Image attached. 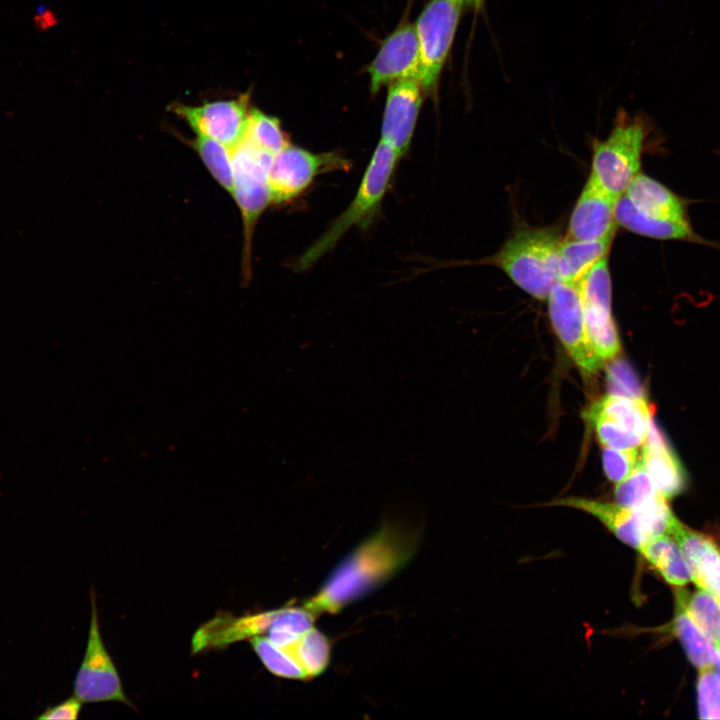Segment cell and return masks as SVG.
<instances>
[{
	"label": "cell",
	"mask_w": 720,
	"mask_h": 720,
	"mask_svg": "<svg viewBox=\"0 0 720 720\" xmlns=\"http://www.w3.org/2000/svg\"><path fill=\"white\" fill-rule=\"evenodd\" d=\"M418 545L415 529L392 521L383 523L336 565L320 589L302 605L317 616L339 613L405 568Z\"/></svg>",
	"instance_id": "1"
},
{
	"label": "cell",
	"mask_w": 720,
	"mask_h": 720,
	"mask_svg": "<svg viewBox=\"0 0 720 720\" xmlns=\"http://www.w3.org/2000/svg\"><path fill=\"white\" fill-rule=\"evenodd\" d=\"M562 239L552 227L519 228L491 262L527 294L545 300L559 281L558 254Z\"/></svg>",
	"instance_id": "2"
},
{
	"label": "cell",
	"mask_w": 720,
	"mask_h": 720,
	"mask_svg": "<svg viewBox=\"0 0 720 720\" xmlns=\"http://www.w3.org/2000/svg\"><path fill=\"white\" fill-rule=\"evenodd\" d=\"M399 158L390 145L379 141L353 200L300 256L296 262L298 271H305L314 265L336 246L349 229H365L369 226L381 207Z\"/></svg>",
	"instance_id": "3"
},
{
	"label": "cell",
	"mask_w": 720,
	"mask_h": 720,
	"mask_svg": "<svg viewBox=\"0 0 720 720\" xmlns=\"http://www.w3.org/2000/svg\"><path fill=\"white\" fill-rule=\"evenodd\" d=\"M273 156L242 140L232 149L233 189L243 223L242 274L251 277V248L256 224L272 204L268 172Z\"/></svg>",
	"instance_id": "4"
},
{
	"label": "cell",
	"mask_w": 720,
	"mask_h": 720,
	"mask_svg": "<svg viewBox=\"0 0 720 720\" xmlns=\"http://www.w3.org/2000/svg\"><path fill=\"white\" fill-rule=\"evenodd\" d=\"M647 134L641 119L623 116L606 139L594 143L590 173L616 199L640 173Z\"/></svg>",
	"instance_id": "5"
},
{
	"label": "cell",
	"mask_w": 720,
	"mask_h": 720,
	"mask_svg": "<svg viewBox=\"0 0 720 720\" xmlns=\"http://www.w3.org/2000/svg\"><path fill=\"white\" fill-rule=\"evenodd\" d=\"M463 5L459 0H430L416 21L420 53L419 81L428 96L437 95L440 76L454 42Z\"/></svg>",
	"instance_id": "6"
},
{
	"label": "cell",
	"mask_w": 720,
	"mask_h": 720,
	"mask_svg": "<svg viewBox=\"0 0 720 720\" xmlns=\"http://www.w3.org/2000/svg\"><path fill=\"white\" fill-rule=\"evenodd\" d=\"M547 300L554 331L579 370L586 376L597 373L604 362L588 337L578 283L559 280L550 290Z\"/></svg>",
	"instance_id": "7"
},
{
	"label": "cell",
	"mask_w": 720,
	"mask_h": 720,
	"mask_svg": "<svg viewBox=\"0 0 720 720\" xmlns=\"http://www.w3.org/2000/svg\"><path fill=\"white\" fill-rule=\"evenodd\" d=\"M349 168L336 152L314 153L291 143L273 156L268 181L272 203H287L305 192L316 177Z\"/></svg>",
	"instance_id": "8"
},
{
	"label": "cell",
	"mask_w": 720,
	"mask_h": 720,
	"mask_svg": "<svg viewBox=\"0 0 720 720\" xmlns=\"http://www.w3.org/2000/svg\"><path fill=\"white\" fill-rule=\"evenodd\" d=\"M577 283L590 342L603 362L611 360L620 351V339L611 313L608 257L594 265Z\"/></svg>",
	"instance_id": "9"
},
{
	"label": "cell",
	"mask_w": 720,
	"mask_h": 720,
	"mask_svg": "<svg viewBox=\"0 0 720 720\" xmlns=\"http://www.w3.org/2000/svg\"><path fill=\"white\" fill-rule=\"evenodd\" d=\"M87 646L74 682V695L84 702L118 701L133 707L100 633L96 601L91 593Z\"/></svg>",
	"instance_id": "10"
},
{
	"label": "cell",
	"mask_w": 720,
	"mask_h": 720,
	"mask_svg": "<svg viewBox=\"0 0 720 720\" xmlns=\"http://www.w3.org/2000/svg\"><path fill=\"white\" fill-rule=\"evenodd\" d=\"M170 109L197 135L212 138L233 149L245 137L250 114L249 95L199 106L174 103Z\"/></svg>",
	"instance_id": "11"
},
{
	"label": "cell",
	"mask_w": 720,
	"mask_h": 720,
	"mask_svg": "<svg viewBox=\"0 0 720 720\" xmlns=\"http://www.w3.org/2000/svg\"><path fill=\"white\" fill-rule=\"evenodd\" d=\"M368 74L372 93L398 80H419L420 53L415 25L401 23L384 39L368 66Z\"/></svg>",
	"instance_id": "12"
},
{
	"label": "cell",
	"mask_w": 720,
	"mask_h": 720,
	"mask_svg": "<svg viewBox=\"0 0 720 720\" xmlns=\"http://www.w3.org/2000/svg\"><path fill=\"white\" fill-rule=\"evenodd\" d=\"M424 91L416 78L402 79L388 85L381 126V140L403 156L414 135Z\"/></svg>",
	"instance_id": "13"
},
{
	"label": "cell",
	"mask_w": 720,
	"mask_h": 720,
	"mask_svg": "<svg viewBox=\"0 0 720 720\" xmlns=\"http://www.w3.org/2000/svg\"><path fill=\"white\" fill-rule=\"evenodd\" d=\"M617 200L590 173L571 213L566 237L598 240L615 234Z\"/></svg>",
	"instance_id": "14"
},
{
	"label": "cell",
	"mask_w": 720,
	"mask_h": 720,
	"mask_svg": "<svg viewBox=\"0 0 720 720\" xmlns=\"http://www.w3.org/2000/svg\"><path fill=\"white\" fill-rule=\"evenodd\" d=\"M281 612L282 608L239 617L226 614L216 616L195 632L192 651L197 653L205 649L221 648L267 634Z\"/></svg>",
	"instance_id": "15"
},
{
	"label": "cell",
	"mask_w": 720,
	"mask_h": 720,
	"mask_svg": "<svg viewBox=\"0 0 720 720\" xmlns=\"http://www.w3.org/2000/svg\"><path fill=\"white\" fill-rule=\"evenodd\" d=\"M670 535L676 540L692 573V581L720 600V547L712 538L676 519Z\"/></svg>",
	"instance_id": "16"
},
{
	"label": "cell",
	"mask_w": 720,
	"mask_h": 720,
	"mask_svg": "<svg viewBox=\"0 0 720 720\" xmlns=\"http://www.w3.org/2000/svg\"><path fill=\"white\" fill-rule=\"evenodd\" d=\"M624 195L642 216L656 221L691 224L686 202L666 186L639 173Z\"/></svg>",
	"instance_id": "17"
},
{
	"label": "cell",
	"mask_w": 720,
	"mask_h": 720,
	"mask_svg": "<svg viewBox=\"0 0 720 720\" xmlns=\"http://www.w3.org/2000/svg\"><path fill=\"white\" fill-rule=\"evenodd\" d=\"M551 505L575 508L591 514L620 541L637 550L647 543L636 509L624 508L617 503L613 504L578 497L557 499Z\"/></svg>",
	"instance_id": "18"
},
{
	"label": "cell",
	"mask_w": 720,
	"mask_h": 720,
	"mask_svg": "<svg viewBox=\"0 0 720 720\" xmlns=\"http://www.w3.org/2000/svg\"><path fill=\"white\" fill-rule=\"evenodd\" d=\"M616 224L635 234L657 240H680L710 244L701 238L691 224L672 221H656L642 216L623 194L615 206Z\"/></svg>",
	"instance_id": "19"
},
{
	"label": "cell",
	"mask_w": 720,
	"mask_h": 720,
	"mask_svg": "<svg viewBox=\"0 0 720 720\" xmlns=\"http://www.w3.org/2000/svg\"><path fill=\"white\" fill-rule=\"evenodd\" d=\"M614 235L598 240L563 238L558 254L559 280L577 283L594 265L608 257Z\"/></svg>",
	"instance_id": "20"
},
{
	"label": "cell",
	"mask_w": 720,
	"mask_h": 720,
	"mask_svg": "<svg viewBox=\"0 0 720 720\" xmlns=\"http://www.w3.org/2000/svg\"><path fill=\"white\" fill-rule=\"evenodd\" d=\"M641 460L657 491L666 499L680 494L686 487L684 470L668 444L642 445Z\"/></svg>",
	"instance_id": "21"
},
{
	"label": "cell",
	"mask_w": 720,
	"mask_h": 720,
	"mask_svg": "<svg viewBox=\"0 0 720 720\" xmlns=\"http://www.w3.org/2000/svg\"><path fill=\"white\" fill-rule=\"evenodd\" d=\"M638 550L668 584L680 588L692 581L680 546L671 535L658 536Z\"/></svg>",
	"instance_id": "22"
},
{
	"label": "cell",
	"mask_w": 720,
	"mask_h": 720,
	"mask_svg": "<svg viewBox=\"0 0 720 720\" xmlns=\"http://www.w3.org/2000/svg\"><path fill=\"white\" fill-rule=\"evenodd\" d=\"M652 411L645 399L609 394L595 402L588 413L599 414L613 420L645 442Z\"/></svg>",
	"instance_id": "23"
},
{
	"label": "cell",
	"mask_w": 720,
	"mask_h": 720,
	"mask_svg": "<svg viewBox=\"0 0 720 720\" xmlns=\"http://www.w3.org/2000/svg\"><path fill=\"white\" fill-rule=\"evenodd\" d=\"M678 600L694 624L720 649V600L706 590H675Z\"/></svg>",
	"instance_id": "24"
},
{
	"label": "cell",
	"mask_w": 720,
	"mask_h": 720,
	"mask_svg": "<svg viewBox=\"0 0 720 720\" xmlns=\"http://www.w3.org/2000/svg\"><path fill=\"white\" fill-rule=\"evenodd\" d=\"M673 628L689 660L698 670L715 667L717 648L694 624L676 599Z\"/></svg>",
	"instance_id": "25"
},
{
	"label": "cell",
	"mask_w": 720,
	"mask_h": 720,
	"mask_svg": "<svg viewBox=\"0 0 720 720\" xmlns=\"http://www.w3.org/2000/svg\"><path fill=\"white\" fill-rule=\"evenodd\" d=\"M302 668L307 680L322 674L330 661L331 645L314 626L306 630L293 644L280 648Z\"/></svg>",
	"instance_id": "26"
},
{
	"label": "cell",
	"mask_w": 720,
	"mask_h": 720,
	"mask_svg": "<svg viewBox=\"0 0 720 720\" xmlns=\"http://www.w3.org/2000/svg\"><path fill=\"white\" fill-rule=\"evenodd\" d=\"M199 156L211 176L228 193L233 189L232 149L206 136L183 138Z\"/></svg>",
	"instance_id": "27"
},
{
	"label": "cell",
	"mask_w": 720,
	"mask_h": 720,
	"mask_svg": "<svg viewBox=\"0 0 720 720\" xmlns=\"http://www.w3.org/2000/svg\"><path fill=\"white\" fill-rule=\"evenodd\" d=\"M244 140L274 156L290 144L280 120L251 108Z\"/></svg>",
	"instance_id": "28"
},
{
	"label": "cell",
	"mask_w": 720,
	"mask_h": 720,
	"mask_svg": "<svg viewBox=\"0 0 720 720\" xmlns=\"http://www.w3.org/2000/svg\"><path fill=\"white\" fill-rule=\"evenodd\" d=\"M659 494L641 459L636 468L617 483L614 491L615 502L628 509L639 508Z\"/></svg>",
	"instance_id": "29"
},
{
	"label": "cell",
	"mask_w": 720,
	"mask_h": 720,
	"mask_svg": "<svg viewBox=\"0 0 720 720\" xmlns=\"http://www.w3.org/2000/svg\"><path fill=\"white\" fill-rule=\"evenodd\" d=\"M250 644L263 665L272 674L292 680H307L304 671L293 658L274 645L266 636L252 637Z\"/></svg>",
	"instance_id": "30"
},
{
	"label": "cell",
	"mask_w": 720,
	"mask_h": 720,
	"mask_svg": "<svg viewBox=\"0 0 720 720\" xmlns=\"http://www.w3.org/2000/svg\"><path fill=\"white\" fill-rule=\"evenodd\" d=\"M586 418L594 427L598 440L604 447L638 449L644 444V440L639 436L609 418L588 412Z\"/></svg>",
	"instance_id": "31"
},
{
	"label": "cell",
	"mask_w": 720,
	"mask_h": 720,
	"mask_svg": "<svg viewBox=\"0 0 720 720\" xmlns=\"http://www.w3.org/2000/svg\"><path fill=\"white\" fill-rule=\"evenodd\" d=\"M698 710L702 719H720V679L715 667L699 670Z\"/></svg>",
	"instance_id": "32"
},
{
	"label": "cell",
	"mask_w": 720,
	"mask_h": 720,
	"mask_svg": "<svg viewBox=\"0 0 720 720\" xmlns=\"http://www.w3.org/2000/svg\"><path fill=\"white\" fill-rule=\"evenodd\" d=\"M641 459L637 448L616 449L604 447L602 452L603 468L606 476L613 482L624 480L638 465Z\"/></svg>",
	"instance_id": "33"
},
{
	"label": "cell",
	"mask_w": 720,
	"mask_h": 720,
	"mask_svg": "<svg viewBox=\"0 0 720 720\" xmlns=\"http://www.w3.org/2000/svg\"><path fill=\"white\" fill-rule=\"evenodd\" d=\"M607 379L611 394L645 399L641 383L625 361H615L608 369Z\"/></svg>",
	"instance_id": "34"
},
{
	"label": "cell",
	"mask_w": 720,
	"mask_h": 720,
	"mask_svg": "<svg viewBox=\"0 0 720 720\" xmlns=\"http://www.w3.org/2000/svg\"><path fill=\"white\" fill-rule=\"evenodd\" d=\"M82 703L81 700L73 695L55 706L46 708L42 714L36 718L41 720L77 719L81 711Z\"/></svg>",
	"instance_id": "35"
},
{
	"label": "cell",
	"mask_w": 720,
	"mask_h": 720,
	"mask_svg": "<svg viewBox=\"0 0 720 720\" xmlns=\"http://www.w3.org/2000/svg\"><path fill=\"white\" fill-rule=\"evenodd\" d=\"M715 667H717L716 673L720 679V649H717V655H716V659H715Z\"/></svg>",
	"instance_id": "36"
}]
</instances>
